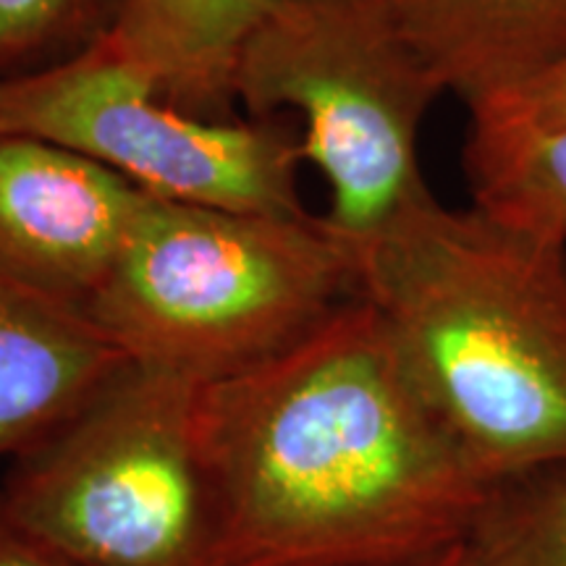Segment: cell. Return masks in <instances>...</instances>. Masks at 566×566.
<instances>
[{
  "mask_svg": "<svg viewBox=\"0 0 566 566\" xmlns=\"http://www.w3.org/2000/svg\"><path fill=\"white\" fill-rule=\"evenodd\" d=\"M197 430L212 566H417L464 541L488 488L359 294L200 386Z\"/></svg>",
  "mask_w": 566,
  "mask_h": 566,
  "instance_id": "cell-1",
  "label": "cell"
},
{
  "mask_svg": "<svg viewBox=\"0 0 566 566\" xmlns=\"http://www.w3.org/2000/svg\"><path fill=\"white\" fill-rule=\"evenodd\" d=\"M451 441L485 485L566 464V242L436 197L354 258Z\"/></svg>",
  "mask_w": 566,
  "mask_h": 566,
  "instance_id": "cell-2",
  "label": "cell"
},
{
  "mask_svg": "<svg viewBox=\"0 0 566 566\" xmlns=\"http://www.w3.org/2000/svg\"><path fill=\"white\" fill-rule=\"evenodd\" d=\"M357 296L321 218L150 200L87 321L132 365L197 386L247 370Z\"/></svg>",
  "mask_w": 566,
  "mask_h": 566,
  "instance_id": "cell-3",
  "label": "cell"
},
{
  "mask_svg": "<svg viewBox=\"0 0 566 566\" xmlns=\"http://www.w3.org/2000/svg\"><path fill=\"white\" fill-rule=\"evenodd\" d=\"M443 95L388 0H281L233 74L252 118H300L302 160L328 189L321 221L352 258L436 197L420 142Z\"/></svg>",
  "mask_w": 566,
  "mask_h": 566,
  "instance_id": "cell-4",
  "label": "cell"
},
{
  "mask_svg": "<svg viewBox=\"0 0 566 566\" xmlns=\"http://www.w3.org/2000/svg\"><path fill=\"white\" fill-rule=\"evenodd\" d=\"M197 396L192 380L129 363L11 459L0 504L74 566H212L216 509Z\"/></svg>",
  "mask_w": 566,
  "mask_h": 566,
  "instance_id": "cell-5",
  "label": "cell"
},
{
  "mask_svg": "<svg viewBox=\"0 0 566 566\" xmlns=\"http://www.w3.org/2000/svg\"><path fill=\"white\" fill-rule=\"evenodd\" d=\"M0 132L80 153L160 202L307 212L296 192L294 129L179 108L103 32L71 55L0 80Z\"/></svg>",
  "mask_w": 566,
  "mask_h": 566,
  "instance_id": "cell-6",
  "label": "cell"
},
{
  "mask_svg": "<svg viewBox=\"0 0 566 566\" xmlns=\"http://www.w3.org/2000/svg\"><path fill=\"white\" fill-rule=\"evenodd\" d=\"M150 200L80 153L0 132V271L87 317Z\"/></svg>",
  "mask_w": 566,
  "mask_h": 566,
  "instance_id": "cell-7",
  "label": "cell"
},
{
  "mask_svg": "<svg viewBox=\"0 0 566 566\" xmlns=\"http://www.w3.org/2000/svg\"><path fill=\"white\" fill-rule=\"evenodd\" d=\"M126 365L87 317L0 271V459L45 441Z\"/></svg>",
  "mask_w": 566,
  "mask_h": 566,
  "instance_id": "cell-8",
  "label": "cell"
},
{
  "mask_svg": "<svg viewBox=\"0 0 566 566\" xmlns=\"http://www.w3.org/2000/svg\"><path fill=\"white\" fill-rule=\"evenodd\" d=\"M446 95L467 111L566 63V0H388Z\"/></svg>",
  "mask_w": 566,
  "mask_h": 566,
  "instance_id": "cell-9",
  "label": "cell"
},
{
  "mask_svg": "<svg viewBox=\"0 0 566 566\" xmlns=\"http://www.w3.org/2000/svg\"><path fill=\"white\" fill-rule=\"evenodd\" d=\"M281 0H116L103 38L166 101L223 118L239 55Z\"/></svg>",
  "mask_w": 566,
  "mask_h": 566,
  "instance_id": "cell-10",
  "label": "cell"
},
{
  "mask_svg": "<svg viewBox=\"0 0 566 566\" xmlns=\"http://www.w3.org/2000/svg\"><path fill=\"white\" fill-rule=\"evenodd\" d=\"M462 166L472 205L566 242V129L470 113Z\"/></svg>",
  "mask_w": 566,
  "mask_h": 566,
  "instance_id": "cell-11",
  "label": "cell"
},
{
  "mask_svg": "<svg viewBox=\"0 0 566 566\" xmlns=\"http://www.w3.org/2000/svg\"><path fill=\"white\" fill-rule=\"evenodd\" d=\"M462 543L470 566H566V464L488 485Z\"/></svg>",
  "mask_w": 566,
  "mask_h": 566,
  "instance_id": "cell-12",
  "label": "cell"
},
{
  "mask_svg": "<svg viewBox=\"0 0 566 566\" xmlns=\"http://www.w3.org/2000/svg\"><path fill=\"white\" fill-rule=\"evenodd\" d=\"M113 9L116 0H0V80L80 51Z\"/></svg>",
  "mask_w": 566,
  "mask_h": 566,
  "instance_id": "cell-13",
  "label": "cell"
},
{
  "mask_svg": "<svg viewBox=\"0 0 566 566\" xmlns=\"http://www.w3.org/2000/svg\"><path fill=\"white\" fill-rule=\"evenodd\" d=\"M470 113H495L535 129H566V63L504 101Z\"/></svg>",
  "mask_w": 566,
  "mask_h": 566,
  "instance_id": "cell-14",
  "label": "cell"
},
{
  "mask_svg": "<svg viewBox=\"0 0 566 566\" xmlns=\"http://www.w3.org/2000/svg\"><path fill=\"white\" fill-rule=\"evenodd\" d=\"M0 566H74L66 556L34 537L0 504Z\"/></svg>",
  "mask_w": 566,
  "mask_h": 566,
  "instance_id": "cell-15",
  "label": "cell"
},
{
  "mask_svg": "<svg viewBox=\"0 0 566 566\" xmlns=\"http://www.w3.org/2000/svg\"><path fill=\"white\" fill-rule=\"evenodd\" d=\"M417 566H470L467 562V551H464V543H457V546L441 551V554L428 558V562L417 564Z\"/></svg>",
  "mask_w": 566,
  "mask_h": 566,
  "instance_id": "cell-16",
  "label": "cell"
}]
</instances>
